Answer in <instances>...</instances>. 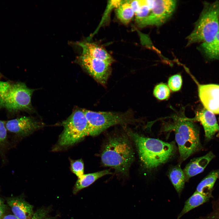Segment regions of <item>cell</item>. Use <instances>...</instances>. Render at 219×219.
Here are the masks:
<instances>
[{
  "label": "cell",
  "instance_id": "cell-15",
  "mask_svg": "<svg viewBox=\"0 0 219 219\" xmlns=\"http://www.w3.org/2000/svg\"><path fill=\"white\" fill-rule=\"evenodd\" d=\"M77 44L82 49V54L101 59L110 64L113 61L112 57L105 49L95 43L79 42Z\"/></svg>",
  "mask_w": 219,
  "mask_h": 219
},
{
  "label": "cell",
  "instance_id": "cell-26",
  "mask_svg": "<svg viewBox=\"0 0 219 219\" xmlns=\"http://www.w3.org/2000/svg\"><path fill=\"white\" fill-rule=\"evenodd\" d=\"M48 211L44 209H40L35 212L30 219H52L48 215ZM2 219H19L13 215L9 214L5 216Z\"/></svg>",
  "mask_w": 219,
  "mask_h": 219
},
{
  "label": "cell",
  "instance_id": "cell-21",
  "mask_svg": "<svg viewBox=\"0 0 219 219\" xmlns=\"http://www.w3.org/2000/svg\"><path fill=\"white\" fill-rule=\"evenodd\" d=\"M169 176L170 179L177 192L179 195H180L186 181V177L183 171L180 166H176L171 169L169 172Z\"/></svg>",
  "mask_w": 219,
  "mask_h": 219
},
{
  "label": "cell",
  "instance_id": "cell-27",
  "mask_svg": "<svg viewBox=\"0 0 219 219\" xmlns=\"http://www.w3.org/2000/svg\"><path fill=\"white\" fill-rule=\"evenodd\" d=\"M5 209V206L2 200L0 198V218L4 214Z\"/></svg>",
  "mask_w": 219,
  "mask_h": 219
},
{
  "label": "cell",
  "instance_id": "cell-10",
  "mask_svg": "<svg viewBox=\"0 0 219 219\" xmlns=\"http://www.w3.org/2000/svg\"><path fill=\"white\" fill-rule=\"evenodd\" d=\"M78 59L80 65L95 80L103 85L106 84L110 73V64L83 54Z\"/></svg>",
  "mask_w": 219,
  "mask_h": 219
},
{
  "label": "cell",
  "instance_id": "cell-3",
  "mask_svg": "<svg viewBox=\"0 0 219 219\" xmlns=\"http://www.w3.org/2000/svg\"><path fill=\"white\" fill-rule=\"evenodd\" d=\"M174 119L173 122L167 125L165 129L174 132L180 158L184 161L202 148L199 129L191 119L182 117Z\"/></svg>",
  "mask_w": 219,
  "mask_h": 219
},
{
  "label": "cell",
  "instance_id": "cell-18",
  "mask_svg": "<svg viewBox=\"0 0 219 219\" xmlns=\"http://www.w3.org/2000/svg\"><path fill=\"white\" fill-rule=\"evenodd\" d=\"M199 49L207 59L219 60V32L211 41L202 43Z\"/></svg>",
  "mask_w": 219,
  "mask_h": 219
},
{
  "label": "cell",
  "instance_id": "cell-14",
  "mask_svg": "<svg viewBox=\"0 0 219 219\" xmlns=\"http://www.w3.org/2000/svg\"><path fill=\"white\" fill-rule=\"evenodd\" d=\"M7 203L13 215L19 219H30L34 213L33 206L21 197L9 198L7 200Z\"/></svg>",
  "mask_w": 219,
  "mask_h": 219
},
{
  "label": "cell",
  "instance_id": "cell-13",
  "mask_svg": "<svg viewBox=\"0 0 219 219\" xmlns=\"http://www.w3.org/2000/svg\"><path fill=\"white\" fill-rule=\"evenodd\" d=\"M215 156L213 152L210 151L203 156L192 159L183 170L186 181L203 172Z\"/></svg>",
  "mask_w": 219,
  "mask_h": 219
},
{
  "label": "cell",
  "instance_id": "cell-19",
  "mask_svg": "<svg viewBox=\"0 0 219 219\" xmlns=\"http://www.w3.org/2000/svg\"><path fill=\"white\" fill-rule=\"evenodd\" d=\"M12 147L6 129L5 121L0 120V158L2 165L8 162L7 154Z\"/></svg>",
  "mask_w": 219,
  "mask_h": 219
},
{
  "label": "cell",
  "instance_id": "cell-4",
  "mask_svg": "<svg viewBox=\"0 0 219 219\" xmlns=\"http://www.w3.org/2000/svg\"><path fill=\"white\" fill-rule=\"evenodd\" d=\"M203 8L192 33L187 37L188 45L212 40L219 32V0L204 2Z\"/></svg>",
  "mask_w": 219,
  "mask_h": 219
},
{
  "label": "cell",
  "instance_id": "cell-11",
  "mask_svg": "<svg viewBox=\"0 0 219 219\" xmlns=\"http://www.w3.org/2000/svg\"><path fill=\"white\" fill-rule=\"evenodd\" d=\"M200 99L206 109L219 114V85L197 83Z\"/></svg>",
  "mask_w": 219,
  "mask_h": 219
},
{
  "label": "cell",
  "instance_id": "cell-5",
  "mask_svg": "<svg viewBox=\"0 0 219 219\" xmlns=\"http://www.w3.org/2000/svg\"><path fill=\"white\" fill-rule=\"evenodd\" d=\"M35 90L24 83L0 81V109L11 113L32 110L31 98Z\"/></svg>",
  "mask_w": 219,
  "mask_h": 219
},
{
  "label": "cell",
  "instance_id": "cell-28",
  "mask_svg": "<svg viewBox=\"0 0 219 219\" xmlns=\"http://www.w3.org/2000/svg\"><path fill=\"white\" fill-rule=\"evenodd\" d=\"M1 77H2V75L1 74V73H0V78Z\"/></svg>",
  "mask_w": 219,
  "mask_h": 219
},
{
  "label": "cell",
  "instance_id": "cell-17",
  "mask_svg": "<svg viewBox=\"0 0 219 219\" xmlns=\"http://www.w3.org/2000/svg\"><path fill=\"white\" fill-rule=\"evenodd\" d=\"M211 197V193L203 194L195 191L186 201L184 207L177 219H179L189 211L206 202Z\"/></svg>",
  "mask_w": 219,
  "mask_h": 219
},
{
  "label": "cell",
  "instance_id": "cell-20",
  "mask_svg": "<svg viewBox=\"0 0 219 219\" xmlns=\"http://www.w3.org/2000/svg\"><path fill=\"white\" fill-rule=\"evenodd\" d=\"M219 177V169L210 172L198 185L196 191L203 194L212 193V190Z\"/></svg>",
  "mask_w": 219,
  "mask_h": 219
},
{
  "label": "cell",
  "instance_id": "cell-7",
  "mask_svg": "<svg viewBox=\"0 0 219 219\" xmlns=\"http://www.w3.org/2000/svg\"><path fill=\"white\" fill-rule=\"evenodd\" d=\"M83 110L89 123L90 136L98 135L113 125L130 123L133 121L129 111L118 113L96 112L86 109Z\"/></svg>",
  "mask_w": 219,
  "mask_h": 219
},
{
  "label": "cell",
  "instance_id": "cell-1",
  "mask_svg": "<svg viewBox=\"0 0 219 219\" xmlns=\"http://www.w3.org/2000/svg\"><path fill=\"white\" fill-rule=\"evenodd\" d=\"M129 134L136 147L142 165L147 170L154 169L165 163L175 153L176 148L172 142L145 137L135 133Z\"/></svg>",
  "mask_w": 219,
  "mask_h": 219
},
{
  "label": "cell",
  "instance_id": "cell-2",
  "mask_svg": "<svg viewBox=\"0 0 219 219\" xmlns=\"http://www.w3.org/2000/svg\"><path fill=\"white\" fill-rule=\"evenodd\" d=\"M134 158L131 143L125 135L109 138L101 155V161L105 166L123 174L128 173Z\"/></svg>",
  "mask_w": 219,
  "mask_h": 219
},
{
  "label": "cell",
  "instance_id": "cell-25",
  "mask_svg": "<svg viewBox=\"0 0 219 219\" xmlns=\"http://www.w3.org/2000/svg\"><path fill=\"white\" fill-rule=\"evenodd\" d=\"M70 164L71 170L78 178L84 174V165L81 159L71 160Z\"/></svg>",
  "mask_w": 219,
  "mask_h": 219
},
{
  "label": "cell",
  "instance_id": "cell-24",
  "mask_svg": "<svg viewBox=\"0 0 219 219\" xmlns=\"http://www.w3.org/2000/svg\"><path fill=\"white\" fill-rule=\"evenodd\" d=\"M182 84V77L179 74L173 75L168 79V87L173 92L179 91L181 88Z\"/></svg>",
  "mask_w": 219,
  "mask_h": 219
},
{
  "label": "cell",
  "instance_id": "cell-9",
  "mask_svg": "<svg viewBox=\"0 0 219 219\" xmlns=\"http://www.w3.org/2000/svg\"><path fill=\"white\" fill-rule=\"evenodd\" d=\"M176 3L175 0H153L148 15L137 24L141 27L149 25L160 26L172 14Z\"/></svg>",
  "mask_w": 219,
  "mask_h": 219
},
{
  "label": "cell",
  "instance_id": "cell-22",
  "mask_svg": "<svg viewBox=\"0 0 219 219\" xmlns=\"http://www.w3.org/2000/svg\"><path fill=\"white\" fill-rule=\"evenodd\" d=\"M116 13L118 19L125 24L128 23L135 14L130 1H123L117 7Z\"/></svg>",
  "mask_w": 219,
  "mask_h": 219
},
{
  "label": "cell",
  "instance_id": "cell-16",
  "mask_svg": "<svg viewBox=\"0 0 219 219\" xmlns=\"http://www.w3.org/2000/svg\"><path fill=\"white\" fill-rule=\"evenodd\" d=\"M112 173L109 170L106 169L94 173L84 174L78 178L73 189L74 193L76 194L82 189L88 187L101 177Z\"/></svg>",
  "mask_w": 219,
  "mask_h": 219
},
{
  "label": "cell",
  "instance_id": "cell-23",
  "mask_svg": "<svg viewBox=\"0 0 219 219\" xmlns=\"http://www.w3.org/2000/svg\"><path fill=\"white\" fill-rule=\"evenodd\" d=\"M153 94L159 100L166 99L170 95V90L168 86L166 84L161 83L155 87L153 90Z\"/></svg>",
  "mask_w": 219,
  "mask_h": 219
},
{
  "label": "cell",
  "instance_id": "cell-6",
  "mask_svg": "<svg viewBox=\"0 0 219 219\" xmlns=\"http://www.w3.org/2000/svg\"><path fill=\"white\" fill-rule=\"evenodd\" d=\"M61 125L64 129L58 143L61 147L72 145L89 135V124L83 109H75Z\"/></svg>",
  "mask_w": 219,
  "mask_h": 219
},
{
  "label": "cell",
  "instance_id": "cell-12",
  "mask_svg": "<svg viewBox=\"0 0 219 219\" xmlns=\"http://www.w3.org/2000/svg\"><path fill=\"white\" fill-rule=\"evenodd\" d=\"M201 123L204 130L206 139H212L216 133L219 131V125L215 114L204 108L197 113L194 119Z\"/></svg>",
  "mask_w": 219,
  "mask_h": 219
},
{
  "label": "cell",
  "instance_id": "cell-8",
  "mask_svg": "<svg viewBox=\"0 0 219 219\" xmlns=\"http://www.w3.org/2000/svg\"><path fill=\"white\" fill-rule=\"evenodd\" d=\"M5 124L12 148L17 140L29 135L43 125L32 117L26 116L5 121Z\"/></svg>",
  "mask_w": 219,
  "mask_h": 219
}]
</instances>
